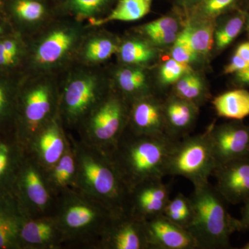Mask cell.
<instances>
[{"mask_svg":"<svg viewBox=\"0 0 249 249\" xmlns=\"http://www.w3.org/2000/svg\"><path fill=\"white\" fill-rule=\"evenodd\" d=\"M76 162L75 188L116 215L129 213L130 191L108 152L67 132Z\"/></svg>","mask_w":249,"mask_h":249,"instance_id":"obj_1","label":"cell"},{"mask_svg":"<svg viewBox=\"0 0 249 249\" xmlns=\"http://www.w3.org/2000/svg\"><path fill=\"white\" fill-rule=\"evenodd\" d=\"M178 141L166 134L143 135L126 128L108 153L131 192L142 183L165 177L167 160Z\"/></svg>","mask_w":249,"mask_h":249,"instance_id":"obj_2","label":"cell"},{"mask_svg":"<svg viewBox=\"0 0 249 249\" xmlns=\"http://www.w3.org/2000/svg\"><path fill=\"white\" fill-rule=\"evenodd\" d=\"M53 215L61 232L63 246L96 249L98 241L116 214L76 188L56 196Z\"/></svg>","mask_w":249,"mask_h":249,"instance_id":"obj_3","label":"cell"},{"mask_svg":"<svg viewBox=\"0 0 249 249\" xmlns=\"http://www.w3.org/2000/svg\"><path fill=\"white\" fill-rule=\"evenodd\" d=\"M81 22L76 19L48 22L32 34V39L27 42L24 62L28 73L55 75L71 66L89 29Z\"/></svg>","mask_w":249,"mask_h":249,"instance_id":"obj_4","label":"cell"},{"mask_svg":"<svg viewBox=\"0 0 249 249\" xmlns=\"http://www.w3.org/2000/svg\"><path fill=\"white\" fill-rule=\"evenodd\" d=\"M193 215L187 230L199 249L231 248V237L242 230L240 219L232 217L226 201L209 182L194 187L190 196Z\"/></svg>","mask_w":249,"mask_h":249,"instance_id":"obj_5","label":"cell"},{"mask_svg":"<svg viewBox=\"0 0 249 249\" xmlns=\"http://www.w3.org/2000/svg\"><path fill=\"white\" fill-rule=\"evenodd\" d=\"M95 67L72 64L65 70V80L59 83L58 115L66 130L76 129L110 92V85Z\"/></svg>","mask_w":249,"mask_h":249,"instance_id":"obj_6","label":"cell"},{"mask_svg":"<svg viewBox=\"0 0 249 249\" xmlns=\"http://www.w3.org/2000/svg\"><path fill=\"white\" fill-rule=\"evenodd\" d=\"M60 86L55 74L27 73L18 93L19 137L27 147L34 135L58 114Z\"/></svg>","mask_w":249,"mask_h":249,"instance_id":"obj_7","label":"cell"},{"mask_svg":"<svg viewBox=\"0 0 249 249\" xmlns=\"http://www.w3.org/2000/svg\"><path fill=\"white\" fill-rule=\"evenodd\" d=\"M129 103L114 90L80 123L76 131L82 141L109 152L127 127Z\"/></svg>","mask_w":249,"mask_h":249,"instance_id":"obj_8","label":"cell"},{"mask_svg":"<svg viewBox=\"0 0 249 249\" xmlns=\"http://www.w3.org/2000/svg\"><path fill=\"white\" fill-rule=\"evenodd\" d=\"M216 167L207 129L175 143L167 160L165 176L183 177L193 186H200L209 182Z\"/></svg>","mask_w":249,"mask_h":249,"instance_id":"obj_9","label":"cell"},{"mask_svg":"<svg viewBox=\"0 0 249 249\" xmlns=\"http://www.w3.org/2000/svg\"><path fill=\"white\" fill-rule=\"evenodd\" d=\"M15 184L18 187L19 204L29 217L53 214L56 196L47 182L45 170L28 153Z\"/></svg>","mask_w":249,"mask_h":249,"instance_id":"obj_10","label":"cell"},{"mask_svg":"<svg viewBox=\"0 0 249 249\" xmlns=\"http://www.w3.org/2000/svg\"><path fill=\"white\" fill-rule=\"evenodd\" d=\"M70 146L66 129L58 114L45 124L27 144V153L45 171L53 166Z\"/></svg>","mask_w":249,"mask_h":249,"instance_id":"obj_11","label":"cell"},{"mask_svg":"<svg viewBox=\"0 0 249 249\" xmlns=\"http://www.w3.org/2000/svg\"><path fill=\"white\" fill-rule=\"evenodd\" d=\"M208 132L217 167L249 156V126L231 122L211 125Z\"/></svg>","mask_w":249,"mask_h":249,"instance_id":"obj_12","label":"cell"},{"mask_svg":"<svg viewBox=\"0 0 249 249\" xmlns=\"http://www.w3.org/2000/svg\"><path fill=\"white\" fill-rule=\"evenodd\" d=\"M96 249H149L143 222L129 213L115 216Z\"/></svg>","mask_w":249,"mask_h":249,"instance_id":"obj_13","label":"cell"},{"mask_svg":"<svg viewBox=\"0 0 249 249\" xmlns=\"http://www.w3.org/2000/svg\"><path fill=\"white\" fill-rule=\"evenodd\" d=\"M216 190L227 203H245L249 199V156L219 165L213 174Z\"/></svg>","mask_w":249,"mask_h":249,"instance_id":"obj_14","label":"cell"},{"mask_svg":"<svg viewBox=\"0 0 249 249\" xmlns=\"http://www.w3.org/2000/svg\"><path fill=\"white\" fill-rule=\"evenodd\" d=\"M170 193V185L162 178L142 183L130 192L129 213L142 222L163 214Z\"/></svg>","mask_w":249,"mask_h":249,"instance_id":"obj_15","label":"cell"},{"mask_svg":"<svg viewBox=\"0 0 249 249\" xmlns=\"http://www.w3.org/2000/svg\"><path fill=\"white\" fill-rule=\"evenodd\" d=\"M149 249H199L194 237L163 214L144 221Z\"/></svg>","mask_w":249,"mask_h":249,"instance_id":"obj_16","label":"cell"},{"mask_svg":"<svg viewBox=\"0 0 249 249\" xmlns=\"http://www.w3.org/2000/svg\"><path fill=\"white\" fill-rule=\"evenodd\" d=\"M127 129L143 135L165 134L163 102L152 94L129 103Z\"/></svg>","mask_w":249,"mask_h":249,"instance_id":"obj_17","label":"cell"},{"mask_svg":"<svg viewBox=\"0 0 249 249\" xmlns=\"http://www.w3.org/2000/svg\"><path fill=\"white\" fill-rule=\"evenodd\" d=\"M22 248L31 249H62L63 240L53 214L29 217L20 231Z\"/></svg>","mask_w":249,"mask_h":249,"instance_id":"obj_18","label":"cell"},{"mask_svg":"<svg viewBox=\"0 0 249 249\" xmlns=\"http://www.w3.org/2000/svg\"><path fill=\"white\" fill-rule=\"evenodd\" d=\"M163 111L165 133L175 140H180L188 136L194 127L199 107L173 94L163 102Z\"/></svg>","mask_w":249,"mask_h":249,"instance_id":"obj_19","label":"cell"},{"mask_svg":"<svg viewBox=\"0 0 249 249\" xmlns=\"http://www.w3.org/2000/svg\"><path fill=\"white\" fill-rule=\"evenodd\" d=\"M10 24L21 35H31L47 24V11L40 0H14L9 8Z\"/></svg>","mask_w":249,"mask_h":249,"instance_id":"obj_20","label":"cell"},{"mask_svg":"<svg viewBox=\"0 0 249 249\" xmlns=\"http://www.w3.org/2000/svg\"><path fill=\"white\" fill-rule=\"evenodd\" d=\"M119 44L104 33H87L77 53L76 61L90 66H97L117 53Z\"/></svg>","mask_w":249,"mask_h":249,"instance_id":"obj_21","label":"cell"},{"mask_svg":"<svg viewBox=\"0 0 249 249\" xmlns=\"http://www.w3.org/2000/svg\"><path fill=\"white\" fill-rule=\"evenodd\" d=\"M114 85L117 92L127 102L153 94L144 70L139 66L124 65L114 73Z\"/></svg>","mask_w":249,"mask_h":249,"instance_id":"obj_22","label":"cell"},{"mask_svg":"<svg viewBox=\"0 0 249 249\" xmlns=\"http://www.w3.org/2000/svg\"><path fill=\"white\" fill-rule=\"evenodd\" d=\"M45 174L49 186L55 196L65 190L75 188L76 162L70 142V146L60 160L45 171Z\"/></svg>","mask_w":249,"mask_h":249,"instance_id":"obj_23","label":"cell"},{"mask_svg":"<svg viewBox=\"0 0 249 249\" xmlns=\"http://www.w3.org/2000/svg\"><path fill=\"white\" fill-rule=\"evenodd\" d=\"M194 22L188 24L178 34V38L198 55H206L214 43L213 26L207 19H198Z\"/></svg>","mask_w":249,"mask_h":249,"instance_id":"obj_24","label":"cell"},{"mask_svg":"<svg viewBox=\"0 0 249 249\" xmlns=\"http://www.w3.org/2000/svg\"><path fill=\"white\" fill-rule=\"evenodd\" d=\"M218 116L240 121L249 115V91L235 89L222 93L213 101Z\"/></svg>","mask_w":249,"mask_h":249,"instance_id":"obj_25","label":"cell"},{"mask_svg":"<svg viewBox=\"0 0 249 249\" xmlns=\"http://www.w3.org/2000/svg\"><path fill=\"white\" fill-rule=\"evenodd\" d=\"M153 0H120L105 18L90 19L88 27H100L111 21L132 22L139 20L150 13Z\"/></svg>","mask_w":249,"mask_h":249,"instance_id":"obj_26","label":"cell"},{"mask_svg":"<svg viewBox=\"0 0 249 249\" xmlns=\"http://www.w3.org/2000/svg\"><path fill=\"white\" fill-rule=\"evenodd\" d=\"M0 71V125L17 116L18 98L23 76Z\"/></svg>","mask_w":249,"mask_h":249,"instance_id":"obj_27","label":"cell"},{"mask_svg":"<svg viewBox=\"0 0 249 249\" xmlns=\"http://www.w3.org/2000/svg\"><path fill=\"white\" fill-rule=\"evenodd\" d=\"M27 149L19 150L6 141L0 140V185L6 187L16 183L18 173L26 155Z\"/></svg>","mask_w":249,"mask_h":249,"instance_id":"obj_28","label":"cell"},{"mask_svg":"<svg viewBox=\"0 0 249 249\" xmlns=\"http://www.w3.org/2000/svg\"><path fill=\"white\" fill-rule=\"evenodd\" d=\"M117 53L124 65L139 67L152 61L157 55L151 44L135 37L127 39L119 45Z\"/></svg>","mask_w":249,"mask_h":249,"instance_id":"obj_29","label":"cell"},{"mask_svg":"<svg viewBox=\"0 0 249 249\" xmlns=\"http://www.w3.org/2000/svg\"><path fill=\"white\" fill-rule=\"evenodd\" d=\"M27 218L21 209L0 222V249L22 248L20 231Z\"/></svg>","mask_w":249,"mask_h":249,"instance_id":"obj_30","label":"cell"},{"mask_svg":"<svg viewBox=\"0 0 249 249\" xmlns=\"http://www.w3.org/2000/svg\"><path fill=\"white\" fill-rule=\"evenodd\" d=\"M173 94L195 103L198 107L207 98L204 80L193 71L186 73L175 83Z\"/></svg>","mask_w":249,"mask_h":249,"instance_id":"obj_31","label":"cell"},{"mask_svg":"<svg viewBox=\"0 0 249 249\" xmlns=\"http://www.w3.org/2000/svg\"><path fill=\"white\" fill-rule=\"evenodd\" d=\"M247 16L239 11L224 21L217 31L214 32V42L218 50H222L235 40L243 29Z\"/></svg>","mask_w":249,"mask_h":249,"instance_id":"obj_32","label":"cell"},{"mask_svg":"<svg viewBox=\"0 0 249 249\" xmlns=\"http://www.w3.org/2000/svg\"><path fill=\"white\" fill-rule=\"evenodd\" d=\"M163 215L180 227L187 228L191 223L193 209L190 197L178 193L169 202L163 211Z\"/></svg>","mask_w":249,"mask_h":249,"instance_id":"obj_33","label":"cell"},{"mask_svg":"<svg viewBox=\"0 0 249 249\" xmlns=\"http://www.w3.org/2000/svg\"><path fill=\"white\" fill-rule=\"evenodd\" d=\"M243 0H199L192 11L198 19L211 20L235 9Z\"/></svg>","mask_w":249,"mask_h":249,"instance_id":"obj_34","label":"cell"},{"mask_svg":"<svg viewBox=\"0 0 249 249\" xmlns=\"http://www.w3.org/2000/svg\"><path fill=\"white\" fill-rule=\"evenodd\" d=\"M109 0H70L69 11L78 20L96 19Z\"/></svg>","mask_w":249,"mask_h":249,"instance_id":"obj_35","label":"cell"},{"mask_svg":"<svg viewBox=\"0 0 249 249\" xmlns=\"http://www.w3.org/2000/svg\"><path fill=\"white\" fill-rule=\"evenodd\" d=\"M192 71L188 64L181 63L174 59L166 60L160 70V82L164 86L175 85L178 79Z\"/></svg>","mask_w":249,"mask_h":249,"instance_id":"obj_36","label":"cell"},{"mask_svg":"<svg viewBox=\"0 0 249 249\" xmlns=\"http://www.w3.org/2000/svg\"><path fill=\"white\" fill-rule=\"evenodd\" d=\"M179 29L178 19L173 16H165L147 23L142 27L144 34L148 36L162 33H178Z\"/></svg>","mask_w":249,"mask_h":249,"instance_id":"obj_37","label":"cell"},{"mask_svg":"<svg viewBox=\"0 0 249 249\" xmlns=\"http://www.w3.org/2000/svg\"><path fill=\"white\" fill-rule=\"evenodd\" d=\"M171 56L176 61L189 65L192 62H196L199 55L182 41L177 38L172 48Z\"/></svg>","mask_w":249,"mask_h":249,"instance_id":"obj_38","label":"cell"},{"mask_svg":"<svg viewBox=\"0 0 249 249\" xmlns=\"http://www.w3.org/2000/svg\"><path fill=\"white\" fill-rule=\"evenodd\" d=\"M178 35V33L168 32L153 34V35L148 36V37L152 45L168 46L173 45L175 43Z\"/></svg>","mask_w":249,"mask_h":249,"instance_id":"obj_39","label":"cell"},{"mask_svg":"<svg viewBox=\"0 0 249 249\" xmlns=\"http://www.w3.org/2000/svg\"><path fill=\"white\" fill-rule=\"evenodd\" d=\"M249 65L248 62H246L244 59H242L238 55L235 53L233 56L232 57L229 65L225 67L224 73H227V74L235 73L236 72L244 70L246 67H248Z\"/></svg>","mask_w":249,"mask_h":249,"instance_id":"obj_40","label":"cell"},{"mask_svg":"<svg viewBox=\"0 0 249 249\" xmlns=\"http://www.w3.org/2000/svg\"><path fill=\"white\" fill-rule=\"evenodd\" d=\"M242 230H249V199L244 203L242 217L240 219Z\"/></svg>","mask_w":249,"mask_h":249,"instance_id":"obj_41","label":"cell"},{"mask_svg":"<svg viewBox=\"0 0 249 249\" xmlns=\"http://www.w3.org/2000/svg\"><path fill=\"white\" fill-rule=\"evenodd\" d=\"M235 79L240 84L249 86V65L244 70L236 72Z\"/></svg>","mask_w":249,"mask_h":249,"instance_id":"obj_42","label":"cell"},{"mask_svg":"<svg viewBox=\"0 0 249 249\" xmlns=\"http://www.w3.org/2000/svg\"><path fill=\"white\" fill-rule=\"evenodd\" d=\"M235 53L249 64V42L241 44L236 49Z\"/></svg>","mask_w":249,"mask_h":249,"instance_id":"obj_43","label":"cell"},{"mask_svg":"<svg viewBox=\"0 0 249 249\" xmlns=\"http://www.w3.org/2000/svg\"><path fill=\"white\" fill-rule=\"evenodd\" d=\"M13 31H14V29L9 22H6L2 19V18L0 17V37L7 35Z\"/></svg>","mask_w":249,"mask_h":249,"instance_id":"obj_44","label":"cell"},{"mask_svg":"<svg viewBox=\"0 0 249 249\" xmlns=\"http://www.w3.org/2000/svg\"><path fill=\"white\" fill-rule=\"evenodd\" d=\"M199 0H178V3L186 9H191Z\"/></svg>","mask_w":249,"mask_h":249,"instance_id":"obj_45","label":"cell"},{"mask_svg":"<svg viewBox=\"0 0 249 249\" xmlns=\"http://www.w3.org/2000/svg\"><path fill=\"white\" fill-rule=\"evenodd\" d=\"M246 22H247V29H248L249 32V15L247 16V18H246Z\"/></svg>","mask_w":249,"mask_h":249,"instance_id":"obj_46","label":"cell"},{"mask_svg":"<svg viewBox=\"0 0 249 249\" xmlns=\"http://www.w3.org/2000/svg\"><path fill=\"white\" fill-rule=\"evenodd\" d=\"M242 249H249V242H247V243H246L245 245L243 246V247L241 248Z\"/></svg>","mask_w":249,"mask_h":249,"instance_id":"obj_47","label":"cell"},{"mask_svg":"<svg viewBox=\"0 0 249 249\" xmlns=\"http://www.w3.org/2000/svg\"><path fill=\"white\" fill-rule=\"evenodd\" d=\"M2 8H3L2 0H0V12H1V10H2Z\"/></svg>","mask_w":249,"mask_h":249,"instance_id":"obj_48","label":"cell"}]
</instances>
